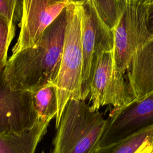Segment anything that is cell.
<instances>
[{
	"instance_id": "obj_10",
	"label": "cell",
	"mask_w": 153,
	"mask_h": 153,
	"mask_svg": "<svg viewBox=\"0 0 153 153\" xmlns=\"http://www.w3.org/2000/svg\"><path fill=\"white\" fill-rule=\"evenodd\" d=\"M126 76L136 100L153 92V35L134 52Z\"/></svg>"
},
{
	"instance_id": "obj_6",
	"label": "cell",
	"mask_w": 153,
	"mask_h": 153,
	"mask_svg": "<svg viewBox=\"0 0 153 153\" xmlns=\"http://www.w3.org/2000/svg\"><path fill=\"white\" fill-rule=\"evenodd\" d=\"M112 50L103 53L94 68L89 93L93 111L108 105L118 109L136 100L126 78L114 75Z\"/></svg>"
},
{
	"instance_id": "obj_12",
	"label": "cell",
	"mask_w": 153,
	"mask_h": 153,
	"mask_svg": "<svg viewBox=\"0 0 153 153\" xmlns=\"http://www.w3.org/2000/svg\"><path fill=\"white\" fill-rule=\"evenodd\" d=\"M33 106L37 121L49 124L57 112V99L54 84H47L32 91Z\"/></svg>"
},
{
	"instance_id": "obj_18",
	"label": "cell",
	"mask_w": 153,
	"mask_h": 153,
	"mask_svg": "<svg viewBox=\"0 0 153 153\" xmlns=\"http://www.w3.org/2000/svg\"><path fill=\"white\" fill-rule=\"evenodd\" d=\"M143 1L145 4H149L151 2H152L153 1V0H143Z\"/></svg>"
},
{
	"instance_id": "obj_9",
	"label": "cell",
	"mask_w": 153,
	"mask_h": 153,
	"mask_svg": "<svg viewBox=\"0 0 153 153\" xmlns=\"http://www.w3.org/2000/svg\"><path fill=\"white\" fill-rule=\"evenodd\" d=\"M3 71L0 73V134L21 133L31 129L37 121L32 93L11 90Z\"/></svg>"
},
{
	"instance_id": "obj_16",
	"label": "cell",
	"mask_w": 153,
	"mask_h": 153,
	"mask_svg": "<svg viewBox=\"0 0 153 153\" xmlns=\"http://www.w3.org/2000/svg\"><path fill=\"white\" fill-rule=\"evenodd\" d=\"M146 23L148 31L153 35V1L147 4Z\"/></svg>"
},
{
	"instance_id": "obj_4",
	"label": "cell",
	"mask_w": 153,
	"mask_h": 153,
	"mask_svg": "<svg viewBox=\"0 0 153 153\" xmlns=\"http://www.w3.org/2000/svg\"><path fill=\"white\" fill-rule=\"evenodd\" d=\"M108 122L85 100L70 99L62 112L53 153H93Z\"/></svg>"
},
{
	"instance_id": "obj_7",
	"label": "cell",
	"mask_w": 153,
	"mask_h": 153,
	"mask_svg": "<svg viewBox=\"0 0 153 153\" xmlns=\"http://www.w3.org/2000/svg\"><path fill=\"white\" fill-rule=\"evenodd\" d=\"M153 127V92L114 110L97 143L106 146Z\"/></svg>"
},
{
	"instance_id": "obj_17",
	"label": "cell",
	"mask_w": 153,
	"mask_h": 153,
	"mask_svg": "<svg viewBox=\"0 0 153 153\" xmlns=\"http://www.w3.org/2000/svg\"><path fill=\"white\" fill-rule=\"evenodd\" d=\"M153 148V136L145 142L136 153H151Z\"/></svg>"
},
{
	"instance_id": "obj_15",
	"label": "cell",
	"mask_w": 153,
	"mask_h": 153,
	"mask_svg": "<svg viewBox=\"0 0 153 153\" xmlns=\"http://www.w3.org/2000/svg\"><path fill=\"white\" fill-rule=\"evenodd\" d=\"M22 0H0V14L16 26L21 20Z\"/></svg>"
},
{
	"instance_id": "obj_20",
	"label": "cell",
	"mask_w": 153,
	"mask_h": 153,
	"mask_svg": "<svg viewBox=\"0 0 153 153\" xmlns=\"http://www.w3.org/2000/svg\"><path fill=\"white\" fill-rule=\"evenodd\" d=\"M60 1H65V0H60Z\"/></svg>"
},
{
	"instance_id": "obj_13",
	"label": "cell",
	"mask_w": 153,
	"mask_h": 153,
	"mask_svg": "<svg viewBox=\"0 0 153 153\" xmlns=\"http://www.w3.org/2000/svg\"><path fill=\"white\" fill-rule=\"evenodd\" d=\"M153 136V127L112 145L96 148L93 153H136Z\"/></svg>"
},
{
	"instance_id": "obj_2",
	"label": "cell",
	"mask_w": 153,
	"mask_h": 153,
	"mask_svg": "<svg viewBox=\"0 0 153 153\" xmlns=\"http://www.w3.org/2000/svg\"><path fill=\"white\" fill-rule=\"evenodd\" d=\"M97 5L113 34L114 75L126 76L134 52L152 35L146 26L147 4L143 0H97Z\"/></svg>"
},
{
	"instance_id": "obj_14",
	"label": "cell",
	"mask_w": 153,
	"mask_h": 153,
	"mask_svg": "<svg viewBox=\"0 0 153 153\" xmlns=\"http://www.w3.org/2000/svg\"><path fill=\"white\" fill-rule=\"evenodd\" d=\"M16 26L0 14V73L7 62L9 47L15 37Z\"/></svg>"
},
{
	"instance_id": "obj_19",
	"label": "cell",
	"mask_w": 153,
	"mask_h": 153,
	"mask_svg": "<svg viewBox=\"0 0 153 153\" xmlns=\"http://www.w3.org/2000/svg\"><path fill=\"white\" fill-rule=\"evenodd\" d=\"M151 153H153V148H152V152H151Z\"/></svg>"
},
{
	"instance_id": "obj_8",
	"label": "cell",
	"mask_w": 153,
	"mask_h": 153,
	"mask_svg": "<svg viewBox=\"0 0 153 153\" xmlns=\"http://www.w3.org/2000/svg\"><path fill=\"white\" fill-rule=\"evenodd\" d=\"M71 0H22L20 31L12 54L34 46Z\"/></svg>"
},
{
	"instance_id": "obj_3",
	"label": "cell",
	"mask_w": 153,
	"mask_h": 153,
	"mask_svg": "<svg viewBox=\"0 0 153 153\" xmlns=\"http://www.w3.org/2000/svg\"><path fill=\"white\" fill-rule=\"evenodd\" d=\"M66 28L59 72L54 82L57 99L56 128L70 99H82L81 7L80 0H71L66 7Z\"/></svg>"
},
{
	"instance_id": "obj_11",
	"label": "cell",
	"mask_w": 153,
	"mask_h": 153,
	"mask_svg": "<svg viewBox=\"0 0 153 153\" xmlns=\"http://www.w3.org/2000/svg\"><path fill=\"white\" fill-rule=\"evenodd\" d=\"M48 124L37 121L30 130L18 134H0V153H35Z\"/></svg>"
},
{
	"instance_id": "obj_1",
	"label": "cell",
	"mask_w": 153,
	"mask_h": 153,
	"mask_svg": "<svg viewBox=\"0 0 153 153\" xmlns=\"http://www.w3.org/2000/svg\"><path fill=\"white\" fill-rule=\"evenodd\" d=\"M66 23L65 8L34 46L11 56L3 72L11 90L32 91L47 84H54L60 68Z\"/></svg>"
},
{
	"instance_id": "obj_5",
	"label": "cell",
	"mask_w": 153,
	"mask_h": 153,
	"mask_svg": "<svg viewBox=\"0 0 153 153\" xmlns=\"http://www.w3.org/2000/svg\"><path fill=\"white\" fill-rule=\"evenodd\" d=\"M81 7V44L82 51V91L86 99L99 57L112 51L113 34L110 27L101 17L94 0H80Z\"/></svg>"
}]
</instances>
